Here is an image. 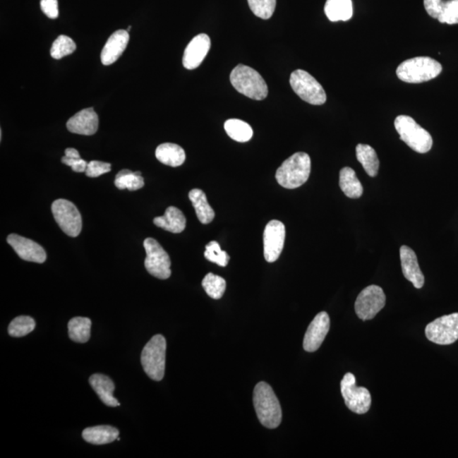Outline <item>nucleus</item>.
I'll use <instances>...</instances> for the list:
<instances>
[{
    "instance_id": "f257e3e1",
    "label": "nucleus",
    "mask_w": 458,
    "mask_h": 458,
    "mask_svg": "<svg viewBox=\"0 0 458 458\" xmlns=\"http://www.w3.org/2000/svg\"><path fill=\"white\" fill-rule=\"evenodd\" d=\"M253 402L260 423L267 428H276L282 421V409L271 386L260 382L255 385Z\"/></svg>"
},
{
    "instance_id": "f03ea898",
    "label": "nucleus",
    "mask_w": 458,
    "mask_h": 458,
    "mask_svg": "<svg viewBox=\"0 0 458 458\" xmlns=\"http://www.w3.org/2000/svg\"><path fill=\"white\" fill-rule=\"evenodd\" d=\"M311 158L304 152H297L285 159L276 171L275 178L279 186L294 190L308 180L311 174Z\"/></svg>"
},
{
    "instance_id": "7ed1b4c3",
    "label": "nucleus",
    "mask_w": 458,
    "mask_h": 458,
    "mask_svg": "<svg viewBox=\"0 0 458 458\" xmlns=\"http://www.w3.org/2000/svg\"><path fill=\"white\" fill-rule=\"evenodd\" d=\"M230 82L239 93L246 97L263 100L268 95V88L266 82L256 71L250 66L239 64L230 74Z\"/></svg>"
},
{
    "instance_id": "20e7f679",
    "label": "nucleus",
    "mask_w": 458,
    "mask_h": 458,
    "mask_svg": "<svg viewBox=\"0 0 458 458\" xmlns=\"http://www.w3.org/2000/svg\"><path fill=\"white\" fill-rule=\"evenodd\" d=\"M442 66L430 57H415L399 65L397 75L402 81L421 83L434 79L440 74Z\"/></svg>"
},
{
    "instance_id": "39448f33",
    "label": "nucleus",
    "mask_w": 458,
    "mask_h": 458,
    "mask_svg": "<svg viewBox=\"0 0 458 458\" xmlns=\"http://www.w3.org/2000/svg\"><path fill=\"white\" fill-rule=\"evenodd\" d=\"M167 342L162 335H155L143 349L141 363L147 375L155 381L165 375Z\"/></svg>"
},
{
    "instance_id": "423d86ee",
    "label": "nucleus",
    "mask_w": 458,
    "mask_h": 458,
    "mask_svg": "<svg viewBox=\"0 0 458 458\" xmlns=\"http://www.w3.org/2000/svg\"><path fill=\"white\" fill-rule=\"evenodd\" d=\"M394 128L401 140L416 152L424 154L432 148V137L409 116L402 115L394 120Z\"/></svg>"
},
{
    "instance_id": "0eeeda50",
    "label": "nucleus",
    "mask_w": 458,
    "mask_h": 458,
    "mask_svg": "<svg viewBox=\"0 0 458 458\" xmlns=\"http://www.w3.org/2000/svg\"><path fill=\"white\" fill-rule=\"evenodd\" d=\"M289 83L295 93L304 102L314 106H321L326 102L327 95L325 90L308 71H293Z\"/></svg>"
},
{
    "instance_id": "6e6552de",
    "label": "nucleus",
    "mask_w": 458,
    "mask_h": 458,
    "mask_svg": "<svg viewBox=\"0 0 458 458\" xmlns=\"http://www.w3.org/2000/svg\"><path fill=\"white\" fill-rule=\"evenodd\" d=\"M340 390L346 406L353 413L364 414L370 409L372 398L370 392L364 387L356 385V378L351 373H346L342 383Z\"/></svg>"
},
{
    "instance_id": "1a4fd4ad",
    "label": "nucleus",
    "mask_w": 458,
    "mask_h": 458,
    "mask_svg": "<svg viewBox=\"0 0 458 458\" xmlns=\"http://www.w3.org/2000/svg\"><path fill=\"white\" fill-rule=\"evenodd\" d=\"M146 251L145 267L150 275L159 279H167L171 276V260L167 251L155 239H146L144 242Z\"/></svg>"
},
{
    "instance_id": "9d476101",
    "label": "nucleus",
    "mask_w": 458,
    "mask_h": 458,
    "mask_svg": "<svg viewBox=\"0 0 458 458\" xmlns=\"http://www.w3.org/2000/svg\"><path fill=\"white\" fill-rule=\"evenodd\" d=\"M52 212L63 232L70 237H77L82 231V217L78 209L69 200L59 199L52 204Z\"/></svg>"
},
{
    "instance_id": "9b49d317",
    "label": "nucleus",
    "mask_w": 458,
    "mask_h": 458,
    "mask_svg": "<svg viewBox=\"0 0 458 458\" xmlns=\"http://www.w3.org/2000/svg\"><path fill=\"white\" fill-rule=\"evenodd\" d=\"M426 337L430 342L447 346L458 339V313L445 315L426 326Z\"/></svg>"
},
{
    "instance_id": "f8f14e48",
    "label": "nucleus",
    "mask_w": 458,
    "mask_h": 458,
    "mask_svg": "<svg viewBox=\"0 0 458 458\" xmlns=\"http://www.w3.org/2000/svg\"><path fill=\"white\" fill-rule=\"evenodd\" d=\"M386 296L383 289L378 285L365 288L357 296L355 311L361 320H370L385 308Z\"/></svg>"
},
{
    "instance_id": "ddd939ff",
    "label": "nucleus",
    "mask_w": 458,
    "mask_h": 458,
    "mask_svg": "<svg viewBox=\"0 0 458 458\" xmlns=\"http://www.w3.org/2000/svg\"><path fill=\"white\" fill-rule=\"evenodd\" d=\"M285 239V226L278 220L269 222L263 234L264 258L275 263L282 253Z\"/></svg>"
},
{
    "instance_id": "4468645a",
    "label": "nucleus",
    "mask_w": 458,
    "mask_h": 458,
    "mask_svg": "<svg viewBox=\"0 0 458 458\" xmlns=\"http://www.w3.org/2000/svg\"><path fill=\"white\" fill-rule=\"evenodd\" d=\"M330 329V318L325 312L319 313L310 323L306 332L303 348L306 351L314 352L320 348Z\"/></svg>"
},
{
    "instance_id": "2eb2a0df",
    "label": "nucleus",
    "mask_w": 458,
    "mask_h": 458,
    "mask_svg": "<svg viewBox=\"0 0 458 458\" xmlns=\"http://www.w3.org/2000/svg\"><path fill=\"white\" fill-rule=\"evenodd\" d=\"M7 242L13 248L20 258L28 262L44 263L47 255L39 243L27 238L12 234L7 238Z\"/></svg>"
},
{
    "instance_id": "dca6fc26",
    "label": "nucleus",
    "mask_w": 458,
    "mask_h": 458,
    "mask_svg": "<svg viewBox=\"0 0 458 458\" xmlns=\"http://www.w3.org/2000/svg\"><path fill=\"white\" fill-rule=\"evenodd\" d=\"M211 48V40L205 33L197 35L188 44L183 54V65L188 70L200 66Z\"/></svg>"
},
{
    "instance_id": "f3484780",
    "label": "nucleus",
    "mask_w": 458,
    "mask_h": 458,
    "mask_svg": "<svg viewBox=\"0 0 458 458\" xmlns=\"http://www.w3.org/2000/svg\"><path fill=\"white\" fill-rule=\"evenodd\" d=\"M67 129L71 133L81 135H94L98 131L99 116L94 108L80 111L67 121Z\"/></svg>"
},
{
    "instance_id": "a211bd4d",
    "label": "nucleus",
    "mask_w": 458,
    "mask_h": 458,
    "mask_svg": "<svg viewBox=\"0 0 458 458\" xmlns=\"http://www.w3.org/2000/svg\"><path fill=\"white\" fill-rule=\"evenodd\" d=\"M400 258L403 275L416 289H421L424 284V276L414 250L409 246H402L400 249Z\"/></svg>"
},
{
    "instance_id": "6ab92c4d",
    "label": "nucleus",
    "mask_w": 458,
    "mask_h": 458,
    "mask_svg": "<svg viewBox=\"0 0 458 458\" xmlns=\"http://www.w3.org/2000/svg\"><path fill=\"white\" fill-rule=\"evenodd\" d=\"M129 35L127 30H117L109 37L102 49V62L104 66L112 65L121 57L127 48Z\"/></svg>"
},
{
    "instance_id": "aec40b11",
    "label": "nucleus",
    "mask_w": 458,
    "mask_h": 458,
    "mask_svg": "<svg viewBox=\"0 0 458 458\" xmlns=\"http://www.w3.org/2000/svg\"><path fill=\"white\" fill-rule=\"evenodd\" d=\"M90 383L104 404L111 407L120 406V402L113 396L115 385L110 378L95 373L90 377Z\"/></svg>"
},
{
    "instance_id": "412c9836",
    "label": "nucleus",
    "mask_w": 458,
    "mask_h": 458,
    "mask_svg": "<svg viewBox=\"0 0 458 458\" xmlns=\"http://www.w3.org/2000/svg\"><path fill=\"white\" fill-rule=\"evenodd\" d=\"M186 222L183 213L174 207H168L163 216L154 219L155 225L174 234L182 233L186 229Z\"/></svg>"
},
{
    "instance_id": "4be33fe9",
    "label": "nucleus",
    "mask_w": 458,
    "mask_h": 458,
    "mask_svg": "<svg viewBox=\"0 0 458 458\" xmlns=\"http://www.w3.org/2000/svg\"><path fill=\"white\" fill-rule=\"evenodd\" d=\"M155 157L159 162L172 167L183 165L186 159V151L182 147L171 143L159 145L155 150Z\"/></svg>"
},
{
    "instance_id": "5701e85b",
    "label": "nucleus",
    "mask_w": 458,
    "mask_h": 458,
    "mask_svg": "<svg viewBox=\"0 0 458 458\" xmlns=\"http://www.w3.org/2000/svg\"><path fill=\"white\" fill-rule=\"evenodd\" d=\"M119 437V430L109 426L87 428L83 432V438L88 443L104 445L113 442Z\"/></svg>"
},
{
    "instance_id": "b1692460",
    "label": "nucleus",
    "mask_w": 458,
    "mask_h": 458,
    "mask_svg": "<svg viewBox=\"0 0 458 458\" xmlns=\"http://www.w3.org/2000/svg\"><path fill=\"white\" fill-rule=\"evenodd\" d=\"M188 198H190L201 224H208L212 222L215 217V212L209 205L205 193L199 188H194L188 194Z\"/></svg>"
},
{
    "instance_id": "393cba45",
    "label": "nucleus",
    "mask_w": 458,
    "mask_h": 458,
    "mask_svg": "<svg viewBox=\"0 0 458 458\" xmlns=\"http://www.w3.org/2000/svg\"><path fill=\"white\" fill-rule=\"evenodd\" d=\"M339 187L349 198L358 199L363 195V187L351 167H344L340 170Z\"/></svg>"
},
{
    "instance_id": "a878e982",
    "label": "nucleus",
    "mask_w": 458,
    "mask_h": 458,
    "mask_svg": "<svg viewBox=\"0 0 458 458\" xmlns=\"http://www.w3.org/2000/svg\"><path fill=\"white\" fill-rule=\"evenodd\" d=\"M327 18L331 22H346L353 16L351 0H327L325 6Z\"/></svg>"
},
{
    "instance_id": "bb28decb",
    "label": "nucleus",
    "mask_w": 458,
    "mask_h": 458,
    "mask_svg": "<svg viewBox=\"0 0 458 458\" xmlns=\"http://www.w3.org/2000/svg\"><path fill=\"white\" fill-rule=\"evenodd\" d=\"M356 158L368 176H376L380 169V159L370 145L359 144L356 148Z\"/></svg>"
},
{
    "instance_id": "cd10ccee",
    "label": "nucleus",
    "mask_w": 458,
    "mask_h": 458,
    "mask_svg": "<svg viewBox=\"0 0 458 458\" xmlns=\"http://www.w3.org/2000/svg\"><path fill=\"white\" fill-rule=\"evenodd\" d=\"M92 322L90 318L77 317L68 323V335L71 340L86 343L90 339Z\"/></svg>"
},
{
    "instance_id": "c85d7f7f",
    "label": "nucleus",
    "mask_w": 458,
    "mask_h": 458,
    "mask_svg": "<svg viewBox=\"0 0 458 458\" xmlns=\"http://www.w3.org/2000/svg\"><path fill=\"white\" fill-rule=\"evenodd\" d=\"M224 128L228 135L237 142L245 143L249 141L253 136V130H252L251 126L241 120L229 119L226 121Z\"/></svg>"
},
{
    "instance_id": "c756f323",
    "label": "nucleus",
    "mask_w": 458,
    "mask_h": 458,
    "mask_svg": "<svg viewBox=\"0 0 458 458\" xmlns=\"http://www.w3.org/2000/svg\"><path fill=\"white\" fill-rule=\"evenodd\" d=\"M115 186L119 190L127 188L130 191H135L144 187L145 180L140 171L133 172L124 169L116 174Z\"/></svg>"
},
{
    "instance_id": "7c9ffc66",
    "label": "nucleus",
    "mask_w": 458,
    "mask_h": 458,
    "mask_svg": "<svg viewBox=\"0 0 458 458\" xmlns=\"http://www.w3.org/2000/svg\"><path fill=\"white\" fill-rule=\"evenodd\" d=\"M203 287L212 299H221L226 291V281L222 277L210 272L203 281Z\"/></svg>"
},
{
    "instance_id": "2f4dec72",
    "label": "nucleus",
    "mask_w": 458,
    "mask_h": 458,
    "mask_svg": "<svg viewBox=\"0 0 458 458\" xmlns=\"http://www.w3.org/2000/svg\"><path fill=\"white\" fill-rule=\"evenodd\" d=\"M35 319L28 316H20L10 323L8 332L12 337H23L35 330Z\"/></svg>"
},
{
    "instance_id": "473e14b6",
    "label": "nucleus",
    "mask_w": 458,
    "mask_h": 458,
    "mask_svg": "<svg viewBox=\"0 0 458 458\" xmlns=\"http://www.w3.org/2000/svg\"><path fill=\"white\" fill-rule=\"evenodd\" d=\"M77 46L71 37L61 35L54 42L52 49H50V56L56 60H60V59L73 54Z\"/></svg>"
},
{
    "instance_id": "72a5a7b5",
    "label": "nucleus",
    "mask_w": 458,
    "mask_h": 458,
    "mask_svg": "<svg viewBox=\"0 0 458 458\" xmlns=\"http://www.w3.org/2000/svg\"><path fill=\"white\" fill-rule=\"evenodd\" d=\"M277 0H248L252 12L259 18L267 20L275 13Z\"/></svg>"
},
{
    "instance_id": "f704fd0d",
    "label": "nucleus",
    "mask_w": 458,
    "mask_h": 458,
    "mask_svg": "<svg viewBox=\"0 0 458 458\" xmlns=\"http://www.w3.org/2000/svg\"><path fill=\"white\" fill-rule=\"evenodd\" d=\"M205 258L218 266L226 267L229 262V255L222 251L217 241H211L205 246Z\"/></svg>"
},
{
    "instance_id": "c9c22d12",
    "label": "nucleus",
    "mask_w": 458,
    "mask_h": 458,
    "mask_svg": "<svg viewBox=\"0 0 458 458\" xmlns=\"http://www.w3.org/2000/svg\"><path fill=\"white\" fill-rule=\"evenodd\" d=\"M441 23L458 24V0L444 1L441 6L438 19Z\"/></svg>"
},
{
    "instance_id": "e433bc0d",
    "label": "nucleus",
    "mask_w": 458,
    "mask_h": 458,
    "mask_svg": "<svg viewBox=\"0 0 458 458\" xmlns=\"http://www.w3.org/2000/svg\"><path fill=\"white\" fill-rule=\"evenodd\" d=\"M112 165L110 163L92 161L88 163L86 175L90 178H97V176L107 174L111 171Z\"/></svg>"
},
{
    "instance_id": "4c0bfd02",
    "label": "nucleus",
    "mask_w": 458,
    "mask_h": 458,
    "mask_svg": "<svg viewBox=\"0 0 458 458\" xmlns=\"http://www.w3.org/2000/svg\"><path fill=\"white\" fill-rule=\"evenodd\" d=\"M41 10L50 19H56L59 16L58 0H41Z\"/></svg>"
},
{
    "instance_id": "58836bf2",
    "label": "nucleus",
    "mask_w": 458,
    "mask_h": 458,
    "mask_svg": "<svg viewBox=\"0 0 458 458\" xmlns=\"http://www.w3.org/2000/svg\"><path fill=\"white\" fill-rule=\"evenodd\" d=\"M61 162L66 164V165L71 167V169L76 172L86 171L88 163L82 158H69L65 155L64 157H62Z\"/></svg>"
},
{
    "instance_id": "ea45409f",
    "label": "nucleus",
    "mask_w": 458,
    "mask_h": 458,
    "mask_svg": "<svg viewBox=\"0 0 458 458\" xmlns=\"http://www.w3.org/2000/svg\"><path fill=\"white\" fill-rule=\"evenodd\" d=\"M443 0H423L424 8L432 18L438 19Z\"/></svg>"
},
{
    "instance_id": "a19ab883",
    "label": "nucleus",
    "mask_w": 458,
    "mask_h": 458,
    "mask_svg": "<svg viewBox=\"0 0 458 458\" xmlns=\"http://www.w3.org/2000/svg\"><path fill=\"white\" fill-rule=\"evenodd\" d=\"M65 155L69 158H81L78 151L73 148H67L65 151Z\"/></svg>"
},
{
    "instance_id": "79ce46f5",
    "label": "nucleus",
    "mask_w": 458,
    "mask_h": 458,
    "mask_svg": "<svg viewBox=\"0 0 458 458\" xmlns=\"http://www.w3.org/2000/svg\"><path fill=\"white\" fill-rule=\"evenodd\" d=\"M130 29H131V27H128V30H127V31H128V32H129V31H130Z\"/></svg>"
}]
</instances>
